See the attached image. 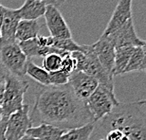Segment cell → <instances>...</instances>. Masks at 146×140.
Returning a JSON list of instances; mask_svg holds the SVG:
<instances>
[{
    "label": "cell",
    "mask_w": 146,
    "mask_h": 140,
    "mask_svg": "<svg viewBox=\"0 0 146 140\" xmlns=\"http://www.w3.org/2000/svg\"><path fill=\"white\" fill-rule=\"evenodd\" d=\"M66 132V131L52 125L43 123L35 127H31L27 132V135L39 140H59Z\"/></svg>",
    "instance_id": "cell-14"
},
{
    "label": "cell",
    "mask_w": 146,
    "mask_h": 140,
    "mask_svg": "<svg viewBox=\"0 0 146 140\" xmlns=\"http://www.w3.org/2000/svg\"><path fill=\"white\" fill-rule=\"evenodd\" d=\"M29 60L17 41L0 42V66L8 74L24 78Z\"/></svg>",
    "instance_id": "cell-4"
},
{
    "label": "cell",
    "mask_w": 146,
    "mask_h": 140,
    "mask_svg": "<svg viewBox=\"0 0 146 140\" xmlns=\"http://www.w3.org/2000/svg\"><path fill=\"white\" fill-rule=\"evenodd\" d=\"M137 103H138L139 106H146V100H139V101H137Z\"/></svg>",
    "instance_id": "cell-32"
},
{
    "label": "cell",
    "mask_w": 146,
    "mask_h": 140,
    "mask_svg": "<svg viewBox=\"0 0 146 140\" xmlns=\"http://www.w3.org/2000/svg\"><path fill=\"white\" fill-rule=\"evenodd\" d=\"M132 1L133 0H119L118 5H117L103 35H109L115 32L127 21L133 18Z\"/></svg>",
    "instance_id": "cell-11"
},
{
    "label": "cell",
    "mask_w": 146,
    "mask_h": 140,
    "mask_svg": "<svg viewBox=\"0 0 146 140\" xmlns=\"http://www.w3.org/2000/svg\"><path fill=\"white\" fill-rule=\"evenodd\" d=\"M62 60L63 57L56 53L46 55L43 60V68L48 73L59 71L62 65Z\"/></svg>",
    "instance_id": "cell-21"
},
{
    "label": "cell",
    "mask_w": 146,
    "mask_h": 140,
    "mask_svg": "<svg viewBox=\"0 0 146 140\" xmlns=\"http://www.w3.org/2000/svg\"><path fill=\"white\" fill-rule=\"evenodd\" d=\"M3 16H4V6L0 3V30H1V26L3 22Z\"/></svg>",
    "instance_id": "cell-27"
},
{
    "label": "cell",
    "mask_w": 146,
    "mask_h": 140,
    "mask_svg": "<svg viewBox=\"0 0 146 140\" xmlns=\"http://www.w3.org/2000/svg\"><path fill=\"white\" fill-rule=\"evenodd\" d=\"M106 36H108L110 38V40L115 45V48L141 46L144 42L143 40L139 39L136 33L133 18H131L129 21H127L121 28H119L115 32L109 35H106Z\"/></svg>",
    "instance_id": "cell-10"
},
{
    "label": "cell",
    "mask_w": 146,
    "mask_h": 140,
    "mask_svg": "<svg viewBox=\"0 0 146 140\" xmlns=\"http://www.w3.org/2000/svg\"><path fill=\"white\" fill-rule=\"evenodd\" d=\"M144 72H145V73H146V68H145V69H144Z\"/></svg>",
    "instance_id": "cell-34"
},
{
    "label": "cell",
    "mask_w": 146,
    "mask_h": 140,
    "mask_svg": "<svg viewBox=\"0 0 146 140\" xmlns=\"http://www.w3.org/2000/svg\"><path fill=\"white\" fill-rule=\"evenodd\" d=\"M44 16H45L46 25L51 37L58 38V39L72 38L70 28L57 7L53 5H46Z\"/></svg>",
    "instance_id": "cell-7"
},
{
    "label": "cell",
    "mask_w": 146,
    "mask_h": 140,
    "mask_svg": "<svg viewBox=\"0 0 146 140\" xmlns=\"http://www.w3.org/2000/svg\"><path fill=\"white\" fill-rule=\"evenodd\" d=\"M26 75L30 76L33 80L37 81L42 86L49 85V73L46 72L43 67L35 65L31 59L28 61Z\"/></svg>",
    "instance_id": "cell-17"
},
{
    "label": "cell",
    "mask_w": 146,
    "mask_h": 140,
    "mask_svg": "<svg viewBox=\"0 0 146 140\" xmlns=\"http://www.w3.org/2000/svg\"><path fill=\"white\" fill-rule=\"evenodd\" d=\"M18 11L4 7V16L0 30V42H14L16 28L20 22Z\"/></svg>",
    "instance_id": "cell-12"
},
{
    "label": "cell",
    "mask_w": 146,
    "mask_h": 140,
    "mask_svg": "<svg viewBox=\"0 0 146 140\" xmlns=\"http://www.w3.org/2000/svg\"><path fill=\"white\" fill-rule=\"evenodd\" d=\"M4 92H5V79H3V80H0V105L2 104Z\"/></svg>",
    "instance_id": "cell-25"
},
{
    "label": "cell",
    "mask_w": 146,
    "mask_h": 140,
    "mask_svg": "<svg viewBox=\"0 0 146 140\" xmlns=\"http://www.w3.org/2000/svg\"><path fill=\"white\" fill-rule=\"evenodd\" d=\"M8 75V73L3 69L1 66H0V80H3V79L6 78V76Z\"/></svg>",
    "instance_id": "cell-28"
},
{
    "label": "cell",
    "mask_w": 146,
    "mask_h": 140,
    "mask_svg": "<svg viewBox=\"0 0 146 140\" xmlns=\"http://www.w3.org/2000/svg\"><path fill=\"white\" fill-rule=\"evenodd\" d=\"M41 26L37 20H20L15 32V40L18 43L31 40L39 35Z\"/></svg>",
    "instance_id": "cell-15"
},
{
    "label": "cell",
    "mask_w": 146,
    "mask_h": 140,
    "mask_svg": "<svg viewBox=\"0 0 146 140\" xmlns=\"http://www.w3.org/2000/svg\"><path fill=\"white\" fill-rule=\"evenodd\" d=\"M70 54L76 63L75 70L86 73L90 77L94 78L99 84L114 90L113 78L107 74L103 65L99 62L97 56L91 48V45H84V52L76 51Z\"/></svg>",
    "instance_id": "cell-2"
},
{
    "label": "cell",
    "mask_w": 146,
    "mask_h": 140,
    "mask_svg": "<svg viewBox=\"0 0 146 140\" xmlns=\"http://www.w3.org/2000/svg\"><path fill=\"white\" fill-rule=\"evenodd\" d=\"M68 85L79 100L86 102L88 98L98 87L99 83L86 73L74 70L69 75Z\"/></svg>",
    "instance_id": "cell-8"
},
{
    "label": "cell",
    "mask_w": 146,
    "mask_h": 140,
    "mask_svg": "<svg viewBox=\"0 0 146 140\" xmlns=\"http://www.w3.org/2000/svg\"><path fill=\"white\" fill-rule=\"evenodd\" d=\"M20 140H39V139H37V138H34L33 137V136H31V135H26L25 136H23V137L20 139Z\"/></svg>",
    "instance_id": "cell-30"
},
{
    "label": "cell",
    "mask_w": 146,
    "mask_h": 140,
    "mask_svg": "<svg viewBox=\"0 0 146 140\" xmlns=\"http://www.w3.org/2000/svg\"><path fill=\"white\" fill-rule=\"evenodd\" d=\"M141 49L142 52H143V69H145L146 68V41H144L143 45L141 46Z\"/></svg>",
    "instance_id": "cell-26"
},
{
    "label": "cell",
    "mask_w": 146,
    "mask_h": 140,
    "mask_svg": "<svg viewBox=\"0 0 146 140\" xmlns=\"http://www.w3.org/2000/svg\"><path fill=\"white\" fill-rule=\"evenodd\" d=\"M3 118H4V116H3V110H2V106L0 105V121L2 120Z\"/></svg>",
    "instance_id": "cell-33"
},
{
    "label": "cell",
    "mask_w": 146,
    "mask_h": 140,
    "mask_svg": "<svg viewBox=\"0 0 146 140\" xmlns=\"http://www.w3.org/2000/svg\"><path fill=\"white\" fill-rule=\"evenodd\" d=\"M135 48H119L115 51L114 76L122 75Z\"/></svg>",
    "instance_id": "cell-16"
},
{
    "label": "cell",
    "mask_w": 146,
    "mask_h": 140,
    "mask_svg": "<svg viewBox=\"0 0 146 140\" xmlns=\"http://www.w3.org/2000/svg\"><path fill=\"white\" fill-rule=\"evenodd\" d=\"M143 52L141 46H136L124 69L123 74L135 71H143Z\"/></svg>",
    "instance_id": "cell-19"
},
{
    "label": "cell",
    "mask_w": 146,
    "mask_h": 140,
    "mask_svg": "<svg viewBox=\"0 0 146 140\" xmlns=\"http://www.w3.org/2000/svg\"><path fill=\"white\" fill-rule=\"evenodd\" d=\"M30 83L24 78H18L8 74L5 78V92L2 100L3 116L9 118L23 107L24 96L27 93Z\"/></svg>",
    "instance_id": "cell-3"
},
{
    "label": "cell",
    "mask_w": 146,
    "mask_h": 140,
    "mask_svg": "<svg viewBox=\"0 0 146 140\" xmlns=\"http://www.w3.org/2000/svg\"><path fill=\"white\" fill-rule=\"evenodd\" d=\"M86 103L95 122H97L111 113L119 101L114 95V90L99 84Z\"/></svg>",
    "instance_id": "cell-5"
},
{
    "label": "cell",
    "mask_w": 146,
    "mask_h": 140,
    "mask_svg": "<svg viewBox=\"0 0 146 140\" xmlns=\"http://www.w3.org/2000/svg\"><path fill=\"white\" fill-rule=\"evenodd\" d=\"M46 4L38 0H25L22 7L17 9L21 20H37L46 13Z\"/></svg>",
    "instance_id": "cell-13"
},
{
    "label": "cell",
    "mask_w": 146,
    "mask_h": 140,
    "mask_svg": "<svg viewBox=\"0 0 146 140\" xmlns=\"http://www.w3.org/2000/svg\"><path fill=\"white\" fill-rule=\"evenodd\" d=\"M30 116V106L24 104L17 112L8 118L6 128V140H20L27 135V132L33 126Z\"/></svg>",
    "instance_id": "cell-6"
},
{
    "label": "cell",
    "mask_w": 146,
    "mask_h": 140,
    "mask_svg": "<svg viewBox=\"0 0 146 140\" xmlns=\"http://www.w3.org/2000/svg\"><path fill=\"white\" fill-rule=\"evenodd\" d=\"M76 67V63L74 59L71 57V54L68 53L66 56L63 57L62 60V65H61V71L65 72L66 74L70 75L71 73L75 70Z\"/></svg>",
    "instance_id": "cell-23"
},
{
    "label": "cell",
    "mask_w": 146,
    "mask_h": 140,
    "mask_svg": "<svg viewBox=\"0 0 146 140\" xmlns=\"http://www.w3.org/2000/svg\"><path fill=\"white\" fill-rule=\"evenodd\" d=\"M91 48L107 74L113 78L116 51L114 43L110 40L108 36L102 35L97 42L91 45Z\"/></svg>",
    "instance_id": "cell-9"
},
{
    "label": "cell",
    "mask_w": 146,
    "mask_h": 140,
    "mask_svg": "<svg viewBox=\"0 0 146 140\" xmlns=\"http://www.w3.org/2000/svg\"><path fill=\"white\" fill-rule=\"evenodd\" d=\"M69 75L66 74L65 72L55 71L49 73V85L52 86H62L68 83Z\"/></svg>",
    "instance_id": "cell-22"
},
{
    "label": "cell",
    "mask_w": 146,
    "mask_h": 140,
    "mask_svg": "<svg viewBox=\"0 0 146 140\" xmlns=\"http://www.w3.org/2000/svg\"><path fill=\"white\" fill-rule=\"evenodd\" d=\"M30 116L33 124H49L64 131L95 122L86 103L76 97L68 83L39 87Z\"/></svg>",
    "instance_id": "cell-1"
},
{
    "label": "cell",
    "mask_w": 146,
    "mask_h": 140,
    "mask_svg": "<svg viewBox=\"0 0 146 140\" xmlns=\"http://www.w3.org/2000/svg\"><path fill=\"white\" fill-rule=\"evenodd\" d=\"M52 48L61 49V50L69 52V53L76 51H84V45H78L72 38H69V39H58V38H54Z\"/></svg>",
    "instance_id": "cell-20"
},
{
    "label": "cell",
    "mask_w": 146,
    "mask_h": 140,
    "mask_svg": "<svg viewBox=\"0 0 146 140\" xmlns=\"http://www.w3.org/2000/svg\"><path fill=\"white\" fill-rule=\"evenodd\" d=\"M7 118H3L0 121V140H6V128H7Z\"/></svg>",
    "instance_id": "cell-24"
},
{
    "label": "cell",
    "mask_w": 146,
    "mask_h": 140,
    "mask_svg": "<svg viewBox=\"0 0 146 140\" xmlns=\"http://www.w3.org/2000/svg\"><path fill=\"white\" fill-rule=\"evenodd\" d=\"M66 1V0H53V2H54V4L53 6H55V7H59V6H61L63 4V3H65Z\"/></svg>",
    "instance_id": "cell-29"
},
{
    "label": "cell",
    "mask_w": 146,
    "mask_h": 140,
    "mask_svg": "<svg viewBox=\"0 0 146 140\" xmlns=\"http://www.w3.org/2000/svg\"><path fill=\"white\" fill-rule=\"evenodd\" d=\"M38 1H41V2L46 3V5H53L54 4L53 0H38Z\"/></svg>",
    "instance_id": "cell-31"
},
{
    "label": "cell",
    "mask_w": 146,
    "mask_h": 140,
    "mask_svg": "<svg viewBox=\"0 0 146 140\" xmlns=\"http://www.w3.org/2000/svg\"><path fill=\"white\" fill-rule=\"evenodd\" d=\"M95 122L84 125L83 127L68 130L61 136L59 140H88L94 130Z\"/></svg>",
    "instance_id": "cell-18"
}]
</instances>
